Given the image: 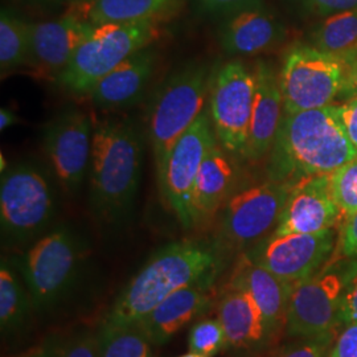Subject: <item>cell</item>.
<instances>
[{
	"label": "cell",
	"instance_id": "28",
	"mask_svg": "<svg viewBox=\"0 0 357 357\" xmlns=\"http://www.w3.org/2000/svg\"><path fill=\"white\" fill-rule=\"evenodd\" d=\"M98 339L101 357H153L151 342L135 324H103Z\"/></svg>",
	"mask_w": 357,
	"mask_h": 357
},
{
	"label": "cell",
	"instance_id": "15",
	"mask_svg": "<svg viewBox=\"0 0 357 357\" xmlns=\"http://www.w3.org/2000/svg\"><path fill=\"white\" fill-rule=\"evenodd\" d=\"M93 26L68 13L57 20L32 24L29 73L36 79L59 81Z\"/></svg>",
	"mask_w": 357,
	"mask_h": 357
},
{
	"label": "cell",
	"instance_id": "6",
	"mask_svg": "<svg viewBox=\"0 0 357 357\" xmlns=\"http://www.w3.org/2000/svg\"><path fill=\"white\" fill-rule=\"evenodd\" d=\"M211 78L204 65L185 66L156 93L149 113V135L158 174L175 143L204 113Z\"/></svg>",
	"mask_w": 357,
	"mask_h": 357
},
{
	"label": "cell",
	"instance_id": "38",
	"mask_svg": "<svg viewBox=\"0 0 357 357\" xmlns=\"http://www.w3.org/2000/svg\"><path fill=\"white\" fill-rule=\"evenodd\" d=\"M357 320V278L345 293L342 308H340V324H347Z\"/></svg>",
	"mask_w": 357,
	"mask_h": 357
},
{
	"label": "cell",
	"instance_id": "26",
	"mask_svg": "<svg viewBox=\"0 0 357 357\" xmlns=\"http://www.w3.org/2000/svg\"><path fill=\"white\" fill-rule=\"evenodd\" d=\"M32 24L1 10L0 15V72L1 78L20 66H26L31 52Z\"/></svg>",
	"mask_w": 357,
	"mask_h": 357
},
{
	"label": "cell",
	"instance_id": "9",
	"mask_svg": "<svg viewBox=\"0 0 357 357\" xmlns=\"http://www.w3.org/2000/svg\"><path fill=\"white\" fill-rule=\"evenodd\" d=\"M255 75L243 63L220 66L211 78L209 116L221 147L245 158L255 103Z\"/></svg>",
	"mask_w": 357,
	"mask_h": 357
},
{
	"label": "cell",
	"instance_id": "21",
	"mask_svg": "<svg viewBox=\"0 0 357 357\" xmlns=\"http://www.w3.org/2000/svg\"><path fill=\"white\" fill-rule=\"evenodd\" d=\"M283 38L284 26L261 4L231 13L220 29V43L229 54H258L271 50Z\"/></svg>",
	"mask_w": 357,
	"mask_h": 357
},
{
	"label": "cell",
	"instance_id": "43",
	"mask_svg": "<svg viewBox=\"0 0 357 357\" xmlns=\"http://www.w3.org/2000/svg\"><path fill=\"white\" fill-rule=\"evenodd\" d=\"M0 160H1V174H3V172H6V171H7V169H8V168H7V162H4V155H3V153H1V155H0Z\"/></svg>",
	"mask_w": 357,
	"mask_h": 357
},
{
	"label": "cell",
	"instance_id": "23",
	"mask_svg": "<svg viewBox=\"0 0 357 357\" xmlns=\"http://www.w3.org/2000/svg\"><path fill=\"white\" fill-rule=\"evenodd\" d=\"M225 153L218 142L213 143L199 169L193 191L196 227L211 221L234 193L236 172Z\"/></svg>",
	"mask_w": 357,
	"mask_h": 357
},
{
	"label": "cell",
	"instance_id": "17",
	"mask_svg": "<svg viewBox=\"0 0 357 357\" xmlns=\"http://www.w3.org/2000/svg\"><path fill=\"white\" fill-rule=\"evenodd\" d=\"M213 302V284H192L167 296L135 326L139 327L151 344H166L185 326L205 314Z\"/></svg>",
	"mask_w": 357,
	"mask_h": 357
},
{
	"label": "cell",
	"instance_id": "12",
	"mask_svg": "<svg viewBox=\"0 0 357 357\" xmlns=\"http://www.w3.org/2000/svg\"><path fill=\"white\" fill-rule=\"evenodd\" d=\"M293 183L268 180L234 192L222 206L221 234L225 243L243 248L275 229Z\"/></svg>",
	"mask_w": 357,
	"mask_h": 357
},
{
	"label": "cell",
	"instance_id": "25",
	"mask_svg": "<svg viewBox=\"0 0 357 357\" xmlns=\"http://www.w3.org/2000/svg\"><path fill=\"white\" fill-rule=\"evenodd\" d=\"M310 41L319 51L349 64L357 56V7L321 17Z\"/></svg>",
	"mask_w": 357,
	"mask_h": 357
},
{
	"label": "cell",
	"instance_id": "45",
	"mask_svg": "<svg viewBox=\"0 0 357 357\" xmlns=\"http://www.w3.org/2000/svg\"><path fill=\"white\" fill-rule=\"evenodd\" d=\"M72 3H77V1H86V0H70Z\"/></svg>",
	"mask_w": 357,
	"mask_h": 357
},
{
	"label": "cell",
	"instance_id": "14",
	"mask_svg": "<svg viewBox=\"0 0 357 357\" xmlns=\"http://www.w3.org/2000/svg\"><path fill=\"white\" fill-rule=\"evenodd\" d=\"M93 134L89 115L78 109H66L44 128V151L68 191H76L86 176L91 163Z\"/></svg>",
	"mask_w": 357,
	"mask_h": 357
},
{
	"label": "cell",
	"instance_id": "5",
	"mask_svg": "<svg viewBox=\"0 0 357 357\" xmlns=\"http://www.w3.org/2000/svg\"><path fill=\"white\" fill-rule=\"evenodd\" d=\"M357 278V261L337 257L318 273L294 283L284 328L289 336L315 337L340 324L345 293Z\"/></svg>",
	"mask_w": 357,
	"mask_h": 357
},
{
	"label": "cell",
	"instance_id": "19",
	"mask_svg": "<svg viewBox=\"0 0 357 357\" xmlns=\"http://www.w3.org/2000/svg\"><path fill=\"white\" fill-rule=\"evenodd\" d=\"M228 287L241 290L253 298L274 336L284 327L291 283L255 264L249 255H243L231 271Z\"/></svg>",
	"mask_w": 357,
	"mask_h": 357
},
{
	"label": "cell",
	"instance_id": "33",
	"mask_svg": "<svg viewBox=\"0 0 357 357\" xmlns=\"http://www.w3.org/2000/svg\"><path fill=\"white\" fill-rule=\"evenodd\" d=\"M336 252L337 257L357 261V212L342 222Z\"/></svg>",
	"mask_w": 357,
	"mask_h": 357
},
{
	"label": "cell",
	"instance_id": "36",
	"mask_svg": "<svg viewBox=\"0 0 357 357\" xmlns=\"http://www.w3.org/2000/svg\"><path fill=\"white\" fill-rule=\"evenodd\" d=\"M328 357H357V320L345 324L332 344Z\"/></svg>",
	"mask_w": 357,
	"mask_h": 357
},
{
	"label": "cell",
	"instance_id": "44",
	"mask_svg": "<svg viewBox=\"0 0 357 357\" xmlns=\"http://www.w3.org/2000/svg\"><path fill=\"white\" fill-rule=\"evenodd\" d=\"M176 357H205L203 355H200V354H196V352H188V354H184V355H180V356Z\"/></svg>",
	"mask_w": 357,
	"mask_h": 357
},
{
	"label": "cell",
	"instance_id": "20",
	"mask_svg": "<svg viewBox=\"0 0 357 357\" xmlns=\"http://www.w3.org/2000/svg\"><path fill=\"white\" fill-rule=\"evenodd\" d=\"M217 319L225 332L227 349H261L274 336L253 298L237 289L228 287L220 298Z\"/></svg>",
	"mask_w": 357,
	"mask_h": 357
},
{
	"label": "cell",
	"instance_id": "31",
	"mask_svg": "<svg viewBox=\"0 0 357 357\" xmlns=\"http://www.w3.org/2000/svg\"><path fill=\"white\" fill-rule=\"evenodd\" d=\"M48 357H101L98 333L77 336L64 344L48 345Z\"/></svg>",
	"mask_w": 357,
	"mask_h": 357
},
{
	"label": "cell",
	"instance_id": "41",
	"mask_svg": "<svg viewBox=\"0 0 357 357\" xmlns=\"http://www.w3.org/2000/svg\"><path fill=\"white\" fill-rule=\"evenodd\" d=\"M19 357H48V347H40V348L29 351L26 355Z\"/></svg>",
	"mask_w": 357,
	"mask_h": 357
},
{
	"label": "cell",
	"instance_id": "3",
	"mask_svg": "<svg viewBox=\"0 0 357 357\" xmlns=\"http://www.w3.org/2000/svg\"><path fill=\"white\" fill-rule=\"evenodd\" d=\"M141 132L128 119L100 121L93 134L90 163V205L97 218L109 225L130 215L141 181Z\"/></svg>",
	"mask_w": 357,
	"mask_h": 357
},
{
	"label": "cell",
	"instance_id": "7",
	"mask_svg": "<svg viewBox=\"0 0 357 357\" xmlns=\"http://www.w3.org/2000/svg\"><path fill=\"white\" fill-rule=\"evenodd\" d=\"M347 66L343 60L311 44L294 45L286 53L278 76L284 113L333 105L343 89Z\"/></svg>",
	"mask_w": 357,
	"mask_h": 357
},
{
	"label": "cell",
	"instance_id": "8",
	"mask_svg": "<svg viewBox=\"0 0 357 357\" xmlns=\"http://www.w3.org/2000/svg\"><path fill=\"white\" fill-rule=\"evenodd\" d=\"M53 212L51 185L36 167L20 163L1 174L0 224L7 238H32L48 225Z\"/></svg>",
	"mask_w": 357,
	"mask_h": 357
},
{
	"label": "cell",
	"instance_id": "4",
	"mask_svg": "<svg viewBox=\"0 0 357 357\" xmlns=\"http://www.w3.org/2000/svg\"><path fill=\"white\" fill-rule=\"evenodd\" d=\"M159 38V20L105 23L93 26L59 82L69 91L88 94L93 86L134 53Z\"/></svg>",
	"mask_w": 357,
	"mask_h": 357
},
{
	"label": "cell",
	"instance_id": "42",
	"mask_svg": "<svg viewBox=\"0 0 357 357\" xmlns=\"http://www.w3.org/2000/svg\"><path fill=\"white\" fill-rule=\"evenodd\" d=\"M26 1H31V3H35V4H51V3L57 1V0H26Z\"/></svg>",
	"mask_w": 357,
	"mask_h": 357
},
{
	"label": "cell",
	"instance_id": "37",
	"mask_svg": "<svg viewBox=\"0 0 357 357\" xmlns=\"http://www.w3.org/2000/svg\"><path fill=\"white\" fill-rule=\"evenodd\" d=\"M200 3L211 13L231 15L259 6L261 0H200Z\"/></svg>",
	"mask_w": 357,
	"mask_h": 357
},
{
	"label": "cell",
	"instance_id": "34",
	"mask_svg": "<svg viewBox=\"0 0 357 357\" xmlns=\"http://www.w3.org/2000/svg\"><path fill=\"white\" fill-rule=\"evenodd\" d=\"M301 7L314 16H328L357 7V0H299Z\"/></svg>",
	"mask_w": 357,
	"mask_h": 357
},
{
	"label": "cell",
	"instance_id": "18",
	"mask_svg": "<svg viewBox=\"0 0 357 357\" xmlns=\"http://www.w3.org/2000/svg\"><path fill=\"white\" fill-rule=\"evenodd\" d=\"M255 103L246 143L245 158L259 160L268 155L277 139L284 116L280 78L266 63H258L255 70Z\"/></svg>",
	"mask_w": 357,
	"mask_h": 357
},
{
	"label": "cell",
	"instance_id": "24",
	"mask_svg": "<svg viewBox=\"0 0 357 357\" xmlns=\"http://www.w3.org/2000/svg\"><path fill=\"white\" fill-rule=\"evenodd\" d=\"M178 0H86L72 3L68 13L98 26L105 23H130L163 20L174 13Z\"/></svg>",
	"mask_w": 357,
	"mask_h": 357
},
{
	"label": "cell",
	"instance_id": "39",
	"mask_svg": "<svg viewBox=\"0 0 357 357\" xmlns=\"http://www.w3.org/2000/svg\"><path fill=\"white\" fill-rule=\"evenodd\" d=\"M339 97L345 101L357 97V56L347 66L344 84Z\"/></svg>",
	"mask_w": 357,
	"mask_h": 357
},
{
	"label": "cell",
	"instance_id": "35",
	"mask_svg": "<svg viewBox=\"0 0 357 357\" xmlns=\"http://www.w3.org/2000/svg\"><path fill=\"white\" fill-rule=\"evenodd\" d=\"M337 118L344 128L345 135L357 153V97L342 105H333Z\"/></svg>",
	"mask_w": 357,
	"mask_h": 357
},
{
	"label": "cell",
	"instance_id": "2",
	"mask_svg": "<svg viewBox=\"0 0 357 357\" xmlns=\"http://www.w3.org/2000/svg\"><path fill=\"white\" fill-rule=\"evenodd\" d=\"M357 156L335 106L286 114L271 149L268 174L275 181L331 175Z\"/></svg>",
	"mask_w": 357,
	"mask_h": 357
},
{
	"label": "cell",
	"instance_id": "29",
	"mask_svg": "<svg viewBox=\"0 0 357 357\" xmlns=\"http://www.w3.org/2000/svg\"><path fill=\"white\" fill-rule=\"evenodd\" d=\"M330 188L342 220L357 212V156L330 175ZM342 221V222H343Z\"/></svg>",
	"mask_w": 357,
	"mask_h": 357
},
{
	"label": "cell",
	"instance_id": "13",
	"mask_svg": "<svg viewBox=\"0 0 357 357\" xmlns=\"http://www.w3.org/2000/svg\"><path fill=\"white\" fill-rule=\"evenodd\" d=\"M335 243L333 228L318 233H273L246 255L278 278L294 284L318 273L331 259Z\"/></svg>",
	"mask_w": 357,
	"mask_h": 357
},
{
	"label": "cell",
	"instance_id": "1",
	"mask_svg": "<svg viewBox=\"0 0 357 357\" xmlns=\"http://www.w3.org/2000/svg\"><path fill=\"white\" fill-rule=\"evenodd\" d=\"M222 266L220 243H169L158 250L131 278L115 299L103 324H137L171 294L192 284H215Z\"/></svg>",
	"mask_w": 357,
	"mask_h": 357
},
{
	"label": "cell",
	"instance_id": "30",
	"mask_svg": "<svg viewBox=\"0 0 357 357\" xmlns=\"http://www.w3.org/2000/svg\"><path fill=\"white\" fill-rule=\"evenodd\" d=\"M188 348L205 357L217 356L227 349V337L220 320L216 318L193 323L188 333Z\"/></svg>",
	"mask_w": 357,
	"mask_h": 357
},
{
	"label": "cell",
	"instance_id": "10",
	"mask_svg": "<svg viewBox=\"0 0 357 357\" xmlns=\"http://www.w3.org/2000/svg\"><path fill=\"white\" fill-rule=\"evenodd\" d=\"M216 142L211 116L204 112L175 143L166 165L158 174L162 197L184 229L196 227L195 181L205 155Z\"/></svg>",
	"mask_w": 357,
	"mask_h": 357
},
{
	"label": "cell",
	"instance_id": "27",
	"mask_svg": "<svg viewBox=\"0 0 357 357\" xmlns=\"http://www.w3.org/2000/svg\"><path fill=\"white\" fill-rule=\"evenodd\" d=\"M33 306L13 270L1 262L0 266V328L3 335L17 331L26 321L29 308Z\"/></svg>",
	"mask_w": 357,
	"mask_h": 357
},
{
	"label": "cell",
	"instance_id": "16",
	"mask_svg": "<svg viewBox=\"0 0 357 357\" xmlns=\"http://www.w3.org/2000/svg\"><path fill=\"white\" fill-rule=\"evenodd\" d=\"M342 215L332 199L330 175L299 178L283 208L274 234L318 233L342 225Z\"/></svg>",
	"mask_w": 357,
	"mask_h": 357
},
{
	"label": "cell",
	"instance_id": "11",
	"mask_svg": "<svg viewBox=\"0 0 357 357\" xmlns=\"http://www.w3.org/2000/svg\"><path fill=\"white\" fill-rule=\"evenodd\" d=\"M79 259V243L66 229L44 236L23 255L20 270L36 310H47L61 299L76 278Z\"/></svg>",
	"mask_w": 357,
	"mask_h": 357
},
{
	"label": "cell",
	"instance_id": "32",
	"mask_svg": "<svg viewBox=\"0 0 357 357\" xmlns=\"http://www.w3.org/2000/svg\"><path fill=\"white\" fill-rule=\"evenodd\" d=\"M333 332L315 337H302L282 349L277 357H328Z\"/></svg>",
	"mask_w": 357,
	"mask_h": 357
},
{
	"label": "cell",
	"instance_id": "40",
	"mask_svg": "<svg viewBox=\"0 0 357 357\" xmlns=\"http://www.w3.org/2000/svg\"><path fill=\"white\" fill-rule=\"evenodd\" d=\"M17 123V116L13 113V110L7 107H1L0 110V130L4 131L7 128H11L13 125Z\"/></svg>",
	"mask_w": 357,
	"mask_h": 357
},
{
	"label": "cell",
	"instance_id": "22",
	"mask_svg": "<svg viewBox=\"0 0 357 357\" xmlns=\"http://www.w3.org/2000/svg\"><path fill=\"white\" fill-rule=\"evenodd\" d=\"M155 63L156 54L149 48L134 53L93 86L90 101L105 110L134 105L147 88Z\"/></svg>",
	"mask_w": 357,
	"mask_h": 357
}]
</instances>
